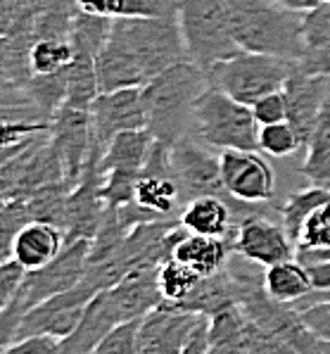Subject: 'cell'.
Instances as JSON below:
<instances>
[{
  "mask_svg": "<svg viewBox=\"0 0 330 354\" xmlns=\"http://www.w3.org/2000/svg\"><path fill=\"white\" fill-rule=\"evenodd\" d=\"M90 243L93 241L84 238V241L64 245V250L50 264L26 271V279L19 286V290L14 292V297L5 307H0V342H3V347L14 340L19 321L24 319L29 309L59 295V292L72 290L84 281L90 266Z\"/></svg>",
  "mask_w": 330,
  "mask_h": 354,
  "instance_id": "obj_4",
  "label": "cell"
},
{
  "mask_svg": "<svg viewBox=\"0 0 330 354\" xmlns=\"http://www.w3.org/2000/svg\"><path fill=\"white\" fill-rule=\"evenodd\" d=\"M264 290L266 295L280 304H295L309 297L313 292V283L309 269L300 259L278 261L264 269Z\"/></svg>",
  "mask_w": 330,
  "mask_h": 354,
  "instance_id": "obj_21",
  "label": "cell"
},
{
  "mask_svg": "<svg viewBox=\"0 0 330 354\" xmlns=\"http://www.w3.org/2000/svg\"><path fill=\"white\" fill-rule=\"evenodd\" d=\"M122 324L112 307V299L107 290L97 292L86 307L77 330L62 340V354H93V350L102 342V337L112 328Z\"/></svg>",
  "mask_w": 330,
  "mask_h": 354,
  "instance_id": "obj_17",
  "label": "cell"
},
{
  "mask_svg": "<svg viewBox=\"0 0 330 354\" xmlns=\"http://www.w3.org/2000/svg\"><path fill=\"white\" fill-rule=\"evenodd\" d=\"M3 354H62V340L52 335H31L3 347Z\"/></svg>",
  "mask_w": 330,
  "mask_h": 354,
  "instance_id": "obj_31",
  "label": "cell"
},
{
  "mask_svg": "<svg viewBox=\"0 0 330 354\" xmlns=\"http://www.w3.org/2000/svg\"><path fill=\"white\" fill-rule=\"evenodd\" d=\"M93 119V143L107 150L112 138L124 131L148 129L140 88H119L97 93L90 105Z\"/></svg>",
  "mask_w": 330,
  "mask_h": 354,
  "instance_id": "obj_14",
  "label": "cell"
},
{
  "mask_svg": "<svg viewBox=\"0 0 330 354\" xmlns=\"http://www.w3.org/2000/svg\"><path fill=\"white\" fill-rule=\"evenodd\" d=\"M95 295L97 292L93 288H88L81 281L72 290L59 292V295L36 304V307L29 309V312L24 314V319L19 321L14 340L31 337V335H52V337L64 340V337H69L77 330L86 307H88V302Z\"/></svg>",
  "mask_w": 330,
  "mask_h": 354,
  "instance_id": "obj_11",
  "label": "cell"
},
{
  "mask_svg": "<svg viewBox=\"0 0 330 354\" xmlns=\"http://www.w3.org/2000/svg\"><path fill=\"white\" fill-rule=\"evenodd\" d=\"M153 133L148 129H136V131H124L112 138V143L107 145L105 155H102L100 169L102 176L110 171L119 174H131V176H140L145 169V162L153 150Z\"/></svg>",
  "mask_w": 330,
  "mask_h": 354,
  "instance_id": "obj_20",
  "label": "cell"
},
{
  "mask_svg": "<svg viewBox=\"0 0 330 354\" xmlns=\"http://www.w3.org/2000/svg\"><path fill=\"white\" fill-rule=\"evenodd\" d=\"M178 26L188 57L204 72L240 53L224 0H178Z\"/></svg>",
  "mask_w": 330,
  "mask_h": 354,
  "instance_id": "obj_7",
  "label": "cell"
},
{
  "mask_svg": "<svg viewBox=\"0 0 330 354\" xmlns=\"http://www.w3.org/2000/svg\"><path fill=\"white\" fill-rule=\"evenodd\" d=\"M323 3H330V0H323Z\"/></svg>",
  "mask_w": 330,
  "mask_h": 354,
  "instance_id": "obj_36",
  "label": "cell"
},
{
  "mask_svg": "<svg viewBox=\"0 0 330 354\" xmlns=\"http://www.w3.org/2000/svg\"><path fill=\"white\" fill-rule=\"evenodd\" d=\"M64 245H67V236L59 226L50 221H29L14 236L10 257L17 259L26 271H34L50 264L64 250Z\"/></svg>",
  "mask_w": 330,
  "mask_h": 354,
  "instance_id": "obj_15",
  "label": "cell"
},
{
  "mask_svg": "<svg viewBox=\"0 0 330 354\" xmlns=\"http://www.w3.org/2000/svg\"><path fill=\"white\" fill-rule=\"evenodd\" d=\"M79 12L93 15V17L117 19L126 12V0H74Z\"/></svg>",
  "mask_w": 330,
  "mask_h": 354,
  "instance_id": "obj_33",
  "label": "cell"
},
{
  "mask_svg": "<svg viewBox=\"0 0 330 354\" xmlns=\"http://www.w3.org/2000/svg\"><path fill=\"white\" fill-rule=\"evenodd\" d=\"M233 198L221 195H202V198L188 200L178 212V221L188 233L195 236H216L229 238L233 236Z\"/></svg>",
  "mask_w": 330,
  "mask_h": 354,
  "instance_id": "obj_16",
  "label": "cell"
},
{
  "mask_svg": "<svg viewBox=\"0 0 330 354\" xmlns=\"http://www.w3.org/2000/svg\"><path fill=\"white\" fill-rule=\"evenodd\" d=\"M254 119L259 122V127H271V124L288 122V100H285V91L271 93L262 97L259 102L252 105Z\"/></svg>",
  "mask_w": 330,
  "mask_h": 354,
  "instance_id": "obj_30",
  "label": "cell"
},
{
  "mask_svg": "<svg viewBox=\"0 0 330 354\" xmlns=\"http://www.w3.org/2000/svg\"><path fill=\"white\" fill-rule=\"evenodd\" d=\"M231 257H233L231 241L216 236H195V233H188L174 250V259L191 266L202 279H209V276L224 271L229 266Z\"/></svg>",
  "mask_w": 330,
  "mask_h": 354,
  "instance_id": "obj_19",
  "label": "cell"
},
{
  "mask_svg": "<svg viewBox=\"0 0 330 354\" xmlns=\"http://www.w3.org/2000/svg\"><path fill=\"white\" fill-rule=\"evenodd\" d=\"M157 283H159V292L164 297L162 304H169V307H181L183 302L193 297V292L200 288L202 276L197 271H193L191 266H186L178 259H166L164 264L157 271Z\"/></svg>",
  "mask_w": 330,
  "mask_h": 354,
  "instance_id": "obj_23",
  "label": "cell"
},
{
  "mask_svg": "<svg viewBox=\"0 0 330 354\" xmlns=\"http://www.w3.org/2000/svg\"><path fill=\"white\" fill-rule=\"evenodd\" d=\"M231 245L235 254L264 269L297 257V245L285 231L278 205L273 203H264L247 219H242L231 236Z\"/></svg>",
  "mask_w": 330,
  "mask_h": 354,
  "instance_id": "obj_8",
  "label": "cell"
},
{
  "mask_svg": "<svg viewBox=\"0 0 330 354\" xmlns=\"http://www.w3.org/2000/svg\"><path fill=\"white\" fill-rule=\"evenodd\" d=\"M171 174H174L178 188H181L183 205L188 200L202 198V195H221L226 193L224 178H221V155H214L209 145L197 140L193 133L178 138L171 145Z\"/></svg>",
  "mask_w": 330,
  "mask_h": 354,
  "instance_id": "obj_9",
  "label": "cell"
},
{
  "mask_svg": "<svg viewBox=\"0 0 330 354\" xmlns=\"http://www.w3.org/2000/svg\"><path fill=\"white\" fill-rule=\"evenodd\" d=\"M275 3H280L283 8L297 10V12H309L316 5H321L323 0H275Z\"/></svg>",
  "mask_w": 330,
  "mask_h": 354,
  "instance_id": "obj_35",
  "label": "cell"
},
{
  "mask_svg": "<svg viewBox=\"0 0 330 354\" xmlns=\"http://www.w3.org/2000/svg\"><path fill=\"white\" fill-rule=\"evenodd\" d=\"M224 5L240 50L300 62L304 12L283 8L275 0H224Z\"/></svg>",
  "mask_w": 330,
  "mask_h": 354,
  "instance_id": "obj_3",
  "label": "cell"
},
{
  "mask_svg": "<svg viewBox=\"0 0 330 354\" xmlns=\"http://www.w3.org/2000/svg\"><path fill=\"white\" fill-rule=\"evenodd\" d=\"M304 150L307 155L300 167V174L309 181V186L330 193V114L316 129Z\"/></svg>",
  "mask_w": 330,
  "mask_h": 354,
  "instance_id": "obj_24",
  "label": "cell"
},
{
  "mask_svg": "<svg viewBox=\"0 0 330 354\" xmlns=\"http://www.w3.org/2000/svg\"><path fill=\"white\" fill-rule=\"evenodd\" d=\"M313 248H330V200L321 205L316 212L304 221L297 241V250H313Z\"/></svg>",
  "mask_w": 330,
  "mask_h": 354,
  "instance_id": "obj_27",
  "label": "cell"
},
{
  "mask_svg": "<svg viewBox=\"0 0 330 354\" xmlns=\"http://www.w3.org/2000/svg\"><path fill=\"white\" fill-rule=\"evenodd\" d=\"M221 178L226 193L240 203H273L275 174L259 150H221Z\"/></svg>",
  "mask_w": 330,
  "mask_h": 354,
  "instance_id": "obj_12",
  "label": "cell"
},
{
  "mask_svg": "<svg viewBox=\"0 0 330 354\" xmlns=\"http://www.w3.org/2000/svg\"><path fill=\"white\" fill-rule=\"evenodd\" d=\"M259 122L250 105L209 86L197 97L191 133L216 150H259Z\"/></svg>",
  "mask_w": 330,
  "mask_h": 354,
  "instance_id": "obj_5",
  "label": "cell"
},
{
  "mask_svg": "<svg viewBox=\"0 0 330 354\" xmlns=\"http://www.w3.org/2000/svg\"><path fill=\"white\" fill-rule=\"evenodd\" d=\"M209 88V76L193 59L171 64L140 88L148 131L155 140L174 145L193 131V110L197 97Z\"/></svg>",
  "mask_w": 330,
  "mask_h": 354,
  "instance_id": "obj_2",
  "label": "cell"
},
{
  "mask_svg": "<svg viewBox=\"0 0 330 354\" xmlns=\"http://www.w3.org/2000/svg\"><path fill=\"white\" fill-rule=\"evenodd\" d=\"M245 354H300L292 345L280 340L278 335L264 330L252 319H247V335H245Z\"/></svg>",
  "mask_w": 330,
  "mask_h": 354,
  "instance_id": "obj_29",
  "label": "cell"
},
{
  "mask_svg": "<svg viewBox=\"0 0 330 354\" xmlns=\"http://www.w3.org/2000/svg\"><path fill=\"white\" fill-rule=\"evenodd\" d=\"M328 200H330L328 190L309 186L304 190H297V193H292L290 198L283 200V203H278L280 221H283L285 231L290 233V238L295 241V245H297V241H300V233H302L304 221L309 219L318 207L326 205Z\"/></svg>",
  "mask_w": 330,
  "mask_h": 354,
  "instance_id": "obj_25",
  "label": "cell"
},
{
  "mask_svg": "<svg viewBox=\"0 0 330 354\" xmlns=\"http://www.w3.org/2000/svg\"><path fill=\"white\" fill-rule=\"evenodd\" d=\"M181 59L191 57L178 17H117L95 57L100 93L143 88Z\"/></svg>",
  "mask_w": 330,
  "mask_h": 354,
  "instance_id": "obj_1",
  "label": "cell"
},
{
  "mask_svg": "<svg viewBox=\"0 0 330 354\" xmlns=\"http://www.w3.org/2000/svg\"><path fill=\"white\" fill-rule=\"evenodd\" d=\"M295 69V59L240 50L235 57L224 59L209 69L207 76L212 88L224 91L233 100L252 107L262 97L283 91Z\"/></svg>",
  "mask_w": 330,
  "mask_h": 354,
  "instance_id": "obj_6",
  "label": "cell"
},
{
  "mask_svg": "<svg viewBox=\"0 0 330 354\" xmlns=\"http://www.w3.org/2000/svg\"><path fill=\"white\" fill-rule=\"evenodd\" d=\"M302 145V138L297 129L290 122L271 124V127L259 129V152L269 157H290L295 155Z\"/></svg>",
  "mask_w": 330,
  "mask_h": 354,
  "instance_id": "obj_26",
  "label": "cell"
},
{
  "mask_svg": "<svg viewBox=\"0 0 330 354\" xmlns=\"http://www.w3.org/2000/svg\"><path fill=\"white\" fill-rule=\"evenodd\" d=\"M297 67L309 76H330V3L304 12L302 57Z\"/></svg>",
  "mask_w": 330,
  "mask_h": 354,
  "instance_id": "obj_18",
  "label": "cell"
},
{
  "mask_svg": "<svg viewBox=\"0 0 330 354\" xmlns=\"http://www.w3.org/2000/svg\"><path fill=\"white\" fill-rule=\"evenodd\" d=\"M283 91L288 100V122L297 129L307 148L311 136L330 114V76H309L297 67Z\"/></svg>",
  "mask_w": 330,
  "mask_h": 354,
  "instance_id": "obj_13",
  "label": "cell"
},
{
  "mask_svg": "<svg viewBox=\"0 0 330 354\" xmlns=\"http://www.w3.org/2000/svg\"><path fill=\"white\" fill-rule=\"evenodd\" d=\"M207 321L204 314L159 304L140 319L138 354H183Z\"/></svg>",
  "mask_w": 330,
  "mask_h": 354,
  "instance_id": "obj_10",
  "label": "cell"
},
{
  "mask_svg": "<svg viewBox=\"0 0 330 354\" xmlns=\"http://www.w3.org/2000/svg\"><path fill=\"white\" fill-rule=\"evenodd\" d=\"M77 57L72 38L62 36H46L36 38L29 48V69L31 79L34 76H55L62 72H69Z\"/></svg>",
  "mask_w": 330,
  "mask_h": 354,
  "instance_id": "obj_22",
  "label": "cell"
},
{
  "mask_svg": "<svg viewBox=\"0 0 330 354\" xmlns=\"http://www.w3.org/2000/svg\"><path fill=\"white\" fill-rule=\"evenodd\" d=\"M326 304H328V307H330V302H326Z\"/></svg>",
  "mask_w": 330,
  "mask_h": 354,
  "instance_id": "obj_37",
  "label": "cell"
},
{
  "mask_svg": "<svg viewBox=\"0 0 330 354\" xmlns=\"http://www.w3.org/2000/svg\"><path fill=\"white\" fill-rule=\"evenodd\" d=\"M138 326L140 319L119 324L102 337L93 354H138Z\"/></svg>",
  "mask_w": 330,
  "mask_h": 354,
  "instance_id": "obj_28",
  "label": "cell"
},
{
  "mask_svg": "<svg viewBox=\"0 0 330 354\" xmlns=\"http://www.w3.org/2000/svg\"><path fill=\"white\" fill-rule=\"evenodd\" d=\"M24 279H26V269L17 259L14 257L3 259V264H0V307H5L14 297V292L19 290Z\"/></svg>",
  "mask_w": 330,
  "mask_h": 354,
  "instance_id": "obj_32",
  "label": "cell"
},
{
  "mask_svg": "<svg viewBox=\"0 0 330 354\" xmlns=\"http://www.w3.org/2000/svg\"><path fill=\"white\" fill-rule=\"evenodd\" d=\"M304 324L316 333L318 337L330 342V307L326 302H318V304H311L307 307L304 312H300Z\"/></svg>",
  "mask_w": 330,
  "mask_h": 354,
  "instance_id": "obj_34",
  "label": "cell"
}]
</instances>
